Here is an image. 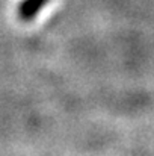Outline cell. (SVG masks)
I'll list each match as a JSON object with an SVG mask.
<instances>
[{"label": "cell", "instance_id": "cell-1", "mask_svg": "<svg viewBox=\"0 0 154 156\" xmlns=\"http://www.w3.org/2000/svg\"><path fill=\"white\" fill-rule=\"evenodd\" d=\"M49 3V0H23L18 6V17L23 21H30Z\"/></svg>", "mask_w": 154, "mask_h": 156}]
</instances>
